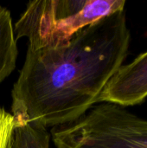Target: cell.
Masks as SVG:
<instances>
[{"mask_svg": "<svg viewBox=\"0 0 147 148\" xmlns=\"http://www.w3.org/2000/svg\"><path fill=\"white\" fill-rule=\"evenodd\" d=\"M131 43L125 11L83 29L64 46L27 48L11 91L15 119L57 127L77 121L124 64Z\"/></svg>", "mask_w": 147, "mask_h": 148, "instance_id": "cell-1", "label": "cell"}, {"mask_svg": "<svg viewBox=\"0 0 147 148\" xmlns=\"http://www.w3.org/2000/svg\"><path fill=\"white\" fill-rule=\"evenodd\" d=\"M125 0L30 1L14 25L15 38L32 49L67 45L83 29L124 10Z\"/></svg>", "mask_w": 147, "mask_h": 148, "instance_id": "cell-2", "label": "cell"}, {"mask_svg": "<svg viewBox=\"0 0 147 148\" xmlns=\"http://www.w3.org/2000/svg\"><path fill=\"white\" fill-rule=\"evenodd\" d=\"M50 137L55 148H147V119L101 102L77 121L54 127Z\"/></svg>", "mask_w": 147, "mask_h": 148, "instance_id": "cell-3", "label": "cell"}, {"mask_svg": "<svg viewBox=\"0 0 147 148\" xmlns=\"http://www.w3.org/2000/svg\"><path fill=\"white\" fill-rule=\"evenodd\" d=\"M147 98V50L123 64L106 85L97 104L107 102L123 108L143 103Z\"/></svg>", "mask_w": 147, "mask_h": 148, "instance_id": "cell-4", "label": "cell"}, {"mask_svg": "<svg viewBox=\"0 0 147 148\" xmlns=\"http://www.w3.org/2000/svg\"><path fill=\"white\" fill-rule=\"evenodd\" d=\"M16 42L10 12L0 6V84L16 69L18 56Z\"/></svg>", "mask_w": 147, "mask_h": 148, "instance_id": "cell-5", "label": "cell"}, {"mask_svg": "<svg viewBox=\"0 0 147 148\" xmlns=\"http://www.w3.org/2000/svg\"><path fill=\"white\" fill-rule=\"evenodd\" d=\"M50 139L42 125L14 118L10 148H49Z\"/></svg>", "mask_w": 147, "mask_h": 148, "instance_id": "cell-6", "label": "cell"}, {"mask_svg": "<svg viewBox=\"0 0 147 148\" xmlns=\"http://www.w3.org/2000/svg\"><path fill=\"white\" fill-rule=\"evenodd\" d=\"M14 117L3 108H0V148H10Z\"/></svg>", "mask_w": 147, "mask_h": 148, "instance_id": "cell-7", "label": "cell"}]
</instances>
